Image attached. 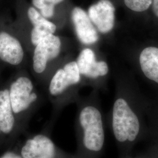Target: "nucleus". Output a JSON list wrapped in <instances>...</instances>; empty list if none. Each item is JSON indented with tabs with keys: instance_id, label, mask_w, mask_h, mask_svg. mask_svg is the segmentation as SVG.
I'll return each mask as SVG.
<instances>
[{
	"instance_id": "nucleus-16",
	"label": "nucleus",
	"mask_w": 158,
	"mask_h": 158,
	"mask_svg": "<svg viewBox=\"0 0 158 158\" xmlns=\"http://www.w3.org/2000/svg\"><path fill=\"white\" fill-rule=\"evenodd\" d=\"M55 6L50 3H48L40 10V12L43 17L46 19L50 18L53 17L55 13Z\"/></svg>"
},
{
	"instance_id": "nucleus-4",
	"label": "nucleus",
	"mask_w": 158,
	"mask_h": 158,
	"mask_svg": "<svg viewBox=\"0 0 158 158\" xmlns=\"http://www.w3.org/2000/svg\"><path fill=\"white\" fill-rule=\"evenodd\" d=\"M61 41L59 38L50 34L42 40L36 46L33 55V69L36 73H43L47 63L59 55Z\"/></svg>"
},
{
	"instance_id": "nucleus-10",
	"label": "nucleus",
	"mask_w": 158,
	"mask_h": 158,
	"mask_svg": "<svg viewBox=\"0 0 158 158\" xmlns=\"http://www.w3.org/2000/svg\"><path fill=\"white\" fill-rule=\"evenodd\" d=\"M80 73L90 78H97L107 74L108 68L105 62L96 61L94 52L85 49L81 52L77 60Z\"/></svg>"
},
{
	"instance_id": "nucleus-15",
	"label": "nucleus",
	"mask_w": 158,
	"mask_h": 158,
	"mask_svg": "<svg viewBox=\"0 0 158 158\" xmlns=\"http://www.w3.org/2000/svg\"><path fill=\"white\" fill-rule=\"evenodd\" d=\"M52 33L51 31L44 27L35 26L32 29L31 32V40L35 46L37 45L46 36Z\"/></svg>"
},
{
	"instance_id": "nucleus-2",
	"label": "nucleus",
	"mask_w": 158,
	"mask_h": 158,
	"mask_svg": "<svg viewBox=\"0 0 158 158\" xmlns=\"http://www.w3.org/2000/svg\"><path fill=\"white\" fill-rule=\"evenodd\" d=\"M111 128L122 158L129 157L140 135L141 124L137 114L123 98H118L114 104Z\"/></svg>"
},
{
	"instance_id": "nucleus-1",
	"label": "nucleus",
	"mask_w": 158,
	"mask_h": 158,
	"mask_svg": "<svg viewBox=\"0 0 158 158\" xmlns=\"http://www.w3.org/2000/svg\"><path fill=\"white\" fill-rule=\"evenodd\" d=\"M79 147L82 158H99L105 144V130L102 113L96 107L87 106L78 118Z\"/></svg>"
},
{
	"instance_id": "nucleus-14",
	"label": "nucleus",
	"mask_w": 158,
	"mask_h": 158,
	"mask_svg": "<svg viewBox=\"0 0 158 158\" xmlns=\"http://www.w3.org/2000/svg\"><path fill=\"white\" fill-rule=\"evenodd\" d=\"M152 2L153 0H124L125 6L135 12L147 11L152 6Z\"/></svg>"
},
{
	"instance_id": "nucleus-20",
	"label": "nucleus",
	"mask_w": 158,
	"mask_h": 158,
	"mask_svg": "<svg viewBox=\"0 0 158 158\" xmlns=\"http://www.w3.org/2000/svg\"><path fill=\"white\" fill-rule=\"evenodd\" d=\"M64 0H46V2L48 3H50L52 4H53L55 6H56L58 4L61 3Z\"/></svg>"
},
{
	"instance_id": "nucleus-3",
	"label": "nucleus",
	"mask_w": 158,
	"mask_h": 158,
	"mask_svg": "<svg viewBox=\"0 0 158 158\" xmlns=\"http://www.w3.org/2000/svg\"><path fill=\"white\" fill-rule=\"evenodd\" d=\"M9 92L12 110L15 114L26 111L38 98L34 92L32 81L25 76L19 77L12 82Z\"/></svg>"
},
{
	"instance_id": "nucleus-18",
	"label": "nucleus",
	"mask_w": 158,
	"mask_h": 158,
	"mask_svg": "<svg viewBox=\"0 0 158 158\" xmlns=\"http://www.w3.org/2000/svg\"><path fill=\"white\" fill-rule=\"evenodd\" d=\"M152 8L153 14L158 18V0H153Z\"/></svg>"
},
{
	"instance_id": "nucleus-8",
	"label": "nucleus",
	"mask_w": 158,
	"mask_h": 158,
	"mask_svg": "<svg viewBox=\"0 0 158 158\" xmlns=\"http://www.w3.org/2000/svg\"><path fill=\"white\" fill-rule=\"evenodd\" d=\"M72 19L80 41L86 45L93 44L98 40V35L91 23L89 15L82 8L74 7L72 11Z\"/></svg>"
},
{
	"instance_id": "nucleus-13",
	"label": "nucleus",
	"mask_w": 158,
	"mask_h": 158,
	"mask_svg": "<svg viewBox=\"0 0 158 158\" xmlns=\"http://www.w3.org/2000/svg\"><path fill=\"white\" fill-rule=\"evenodd\" d=\"M28 17L30 22L35 26L44 27L49 29L52 34H54L56 30V26L51 21H48L45 17H43L40 12L35 8L30 7L28 10Z\"/></svg>"
},
{
	"instance_id": "nucleus-19",
	"label": "nucleus",
	"mask_w": 158,
	"mask_h": 158,
	"mask_svg": "<svg viewBox=\"0 0 158 158\" xmlns=\"http://www.w3.org/2000/svg\"><path fill=\"white\" fill-rule=\"evenodd\" d=\"M0 158H23V157L18 155L14 153L6 152Z\"/></svg>"
},
{
	"instance_id": "nucleus-5",
	"label": "nucleus",
	"mask_w": 158,
	"mask_h": 158,
	"mask_svg": "<svg viewBox=\"0 0 158 158\" xmlns=\"http://www.w3.org/2000/svg\"><path fill=\"white\" fill-rule=\"evenodd\" d=\"M115 7L110 0H99L89 7L88 15L99 31L106 34L114 25Z\"/></svg>"
},
{
	"instance_id": "nucleus-7",
	"label": "nucleus",
	"mask_w": 158,
	"mask_h": 158,
	"mask_svg": "<svg viewBox=\"0 0 158 158\" xmlns=\"http://www.w3.org/2000/svg\"><path fill=\"white\" fill-rule=\"evenodd\" d=\"M21 153L23 158H56V149L48 136L40 134L26 142Z\"/></svg>"
},
{
	"instance_id": "nucleus-6",
	"label": "nucleus",
	"mask_w": 158,
	"mask_h": 158,
	"mask_svg": "<svg viewBox=\"0 0 158 158\" xmlns=\"http://www.w3.org/2000/svg\"><path fill=\"white\" fill-rule=\"evenodd\" d=\"M80 80V73L77 63H69L53 76L49 87V93L52 96H59L70 86L79 83Z\"/></svg>"
},
{
	"instance_id": "nucleus-17",
	"label": "nucleus",
	"mask_w": 158,
	"mask_h": 158,
	"mask_svg": "<svg viewBox=\"0 0 158 158\" xmlns=\"http://www.w3.org/2000/svg\"><path fill=\"white\" fill-rule=\"evenodd\" d=\"M32 4L36 8L38 9L40 11L47 4L46 0H32Z\"/></svg>"
},
{
	"instance_id": "nucleus-9",
	"label": "nucleus",
	"mask_w": 158,
	"mask_h": 158,
	"mask_svg": "<svg viewBox=\"0 0 158 158\" xmlns=\"http://www.w3.org/2000/svg\"><path fill=\"white\" fill-rule=\"evenodd\" d=\"M24 51L19 40L6 32H0V59L13 66L23 62Z\"/></svg>"
},
{
	"instance_id": "nucleus-11",
	"label": "nucleus",
	"mask_w": 158,
	"mask_h": 158,
	"mask_svg": "<svg viewBox=\"0 0 158 158\" xmlns=\"http://www.w3.org/2000/svg\"><path fill=\"white\" fill-rule=\"evenodd\" d=\"M15 125L14 113L8 89L0 90V132L9 134Z\"/></svg>"
},
{
	"instance_id": "nucleus-12",
	"label": "nucleus",
	"mask_w": 158,
	"mask_h": 158,
	"mask_svg": "<svg viewBox=\"0 0 158 158\" xmlns=\"http://www.w3.org/2000/svg\"><path fill=\"white\" fill-rule=\"evenodd\" d=\"M139 63L147 78L158 83V48L148 47L144 49L140 55Z\"/></svg>"
}]
</instances>
